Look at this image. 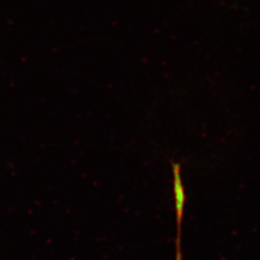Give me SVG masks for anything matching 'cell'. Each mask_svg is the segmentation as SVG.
Wrapping results in <instances>:
<instances>
[{"mask_svg": "<svg viewBox=\"0 0 260 260\" xmlns=\"http://www.w3.org/2000/svg\"><path fill=\"white\" fill-rule=\"evenodd\" d=\"M173 171V193L175 202V210L177 216V253L176 257L181 258V224L185 209L186 196L185 185L182 179L181 168L182 163L176 162L174 160H169Z\"/></svg>", "mask_w": 260, "mask_h": 260, "instance_id": "1", "label": "cell"}]
</instances>
